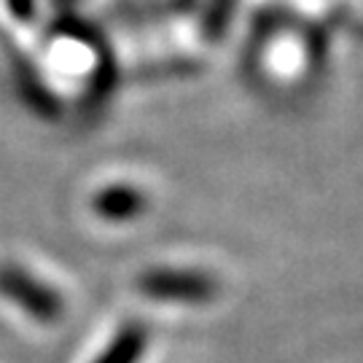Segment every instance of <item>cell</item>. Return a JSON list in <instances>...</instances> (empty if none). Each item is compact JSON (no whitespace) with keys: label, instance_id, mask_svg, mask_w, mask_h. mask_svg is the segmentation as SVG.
Returning <instances> with one entry per match:
<instances>
[{"label":"cell","instance_id":"cell-1","mask_svg":"<svg viewBox=\"0 0 363 363\" xmlns=\"http://www.w3.org/2000/svg\"><path fill=\"white\" fill-rule=\"evenodd\" d=\"M0 296L13 301L27 318L43 325H54L65 318V298L60 296V291L16 264L0 267Z\"/></svg>","mask_w":363,"mask_h":363},{"label":"cell","instance_id":"cell-2","mask_svg":"<svg viewBox=\"0 0 363 363\" xmlns=\"http://www.w3.org/2000/svg\"><path fill=\"white\" fill-rule=\"evenodd\" d=\"M6 54H9V65H11L13 89L22 97V103L40 118L60 116V103H57L54 91L43 84V78L38 76L35 67L30 65V60L13 43H6Z\"/></svg>","mask_w":363,"mask_h":363},{"label":"cell","instance_id":"cell-3","mask_svg":"<svg viewBox=\"0 0 363 363\" xmlns=\"http://www.w3.org/2000/svg\"><path fill=\"white\" fill-rule=\"evenodd\" d=\"M138 288L159 301H202L210 296V283L205 277L169 269H148L138 277Z\"/></svg>","mask_w":363,"mask_h":363},{"label":"cell","instance_id":"cell-4","mask_svg":"<svg viewBox=\"0 0 363 363\" xmlns=\"http://www.w3.org/2000/svg\"><path fill=\"white\" fill-rule=\"evenodd\" d=\"M91 210L103 220H111V223L130 220L143 210V196L130 186H121V183L116 186L113 183V186H105L91 196Z\"/></svg>","mask_w":363,"mask_h":363},{"label":"cell","instance_id":"cell-5","mask_svg":"<svg viewBox=\"0 0 363 363\" xmlns=\"http://www.w3.org/2000/svg\"><path fill=\"white\" fill-rule=\"evenodd\" d=\"M145 342H148V334L143 325H124L108 342V347L94 358V363H138L143 358Z\"/></svg>","mask_w":363,"mask_h":363},{"label":"cell","instance_id":"cell-6","mask_svg":"<svg viewBox=\"0 0 363 363\" xmlns=\"http://www.w3.org/2000/svg\"><path fill=\"white\" fill-rule=\"evenodd\" d=\"M6 6L19 22H30L35 16V0H6Z\"/></svg>","mask_w":363,"mask_h":363},{"label":"cell","instance_id":"cell-7","mask_svg":"<svg viewBox=\"0 0 363 363\" xmlns=\"http://www.w3.org/2000/svg\"><path fill=\"white\" fill-rule=\"evenodd\" d=\"M54 6H57V9H60V11L65 13L67 9H70V6H73V3H78V0H52Z\"/></svg>","mask_w":363,"mask_h":363}]
</instances>
